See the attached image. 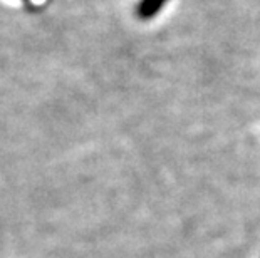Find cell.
Instances as JSON below:
<instances>
[{
  "label": "cell",
  "instance_id": "6da1fadb",
  "mask_svg": "<svg viewBox=\"0 0 260 258\" xmlns=\"http://www.w3.org/2000/svg\"><path fill=\"white\" fill-rule=\"evenodd\" d=\"M165 2L167 0H141L140 5H138V17L140 19H151L153 15H156L159 10H161V7L165 5Z\"/></svg>",
  "mask_w": 260,
  "mask_h": 258
}]
</instances>
